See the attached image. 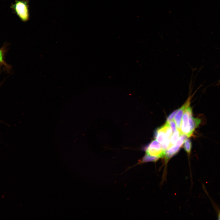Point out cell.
<instances>
[{
    "instance_id": "cell-1",
    "label": "cell",
    "mask_w": 220,
    "mask_h": 220,
    "mask_svg": "<svg viewBox=\"0 0 220 220\" xmlns=\"http://www.w3.org/2000/svg\"><path fill=\"white\" fill-rule=\"evenodd\" d=\"M145 150V155L153 157L156 160L165 156L166 151L156 140L152 141L146 148Z\"/></svg>"
},
{
    "instance_id": "cell-2",
    "label": "cell",
    "mask_w": 220,
    "mask_h": 220,
    "mask_svg": "<svg viewBox=\"0 0 220 220\" xmlns=\"http://www.w3.org/2000/svg\"><path fill=\"white\" fill-rule=\"evenodd\" d=\"M28 2L27 0L16 1L13 6L17 15L23 21H27L29 18Z\"/></svg>"
},
{
    "instance_id": "cell-3",
    "label": "cell",
    "mask_w": 220,
    "mask_h": 220,
    "mask_svg": "<svg viewBox=\"0 0 220 220\" xmlns=\"http://www.w3.org/2000/svg\"><path fill=\"white\" fill-rule=\"evenodd\" d=\"M155 136L156 140L161 145L165 151L170 147V139L166 136L163 126L156 130Z\"/></svg>"
},
{
    "instance_id": "cell-4",
    "label": "cell",
    "mask_w": 220,
    "mask_h": 220,
    "mask_svg": "<svg viewBox=\"0 0 220 220\" xmlns=\"http://www.w3.org/2000/svg\"><path fill=\"white\" fill-rule=\"evenodd\" d=\"M192 112V108L189 106L185 111L182 117L180 132L181 134H185L188 137L192 135L190 133L188 124L189 115Z\"/></svg>"
},
{
    "instance_id": "cell-5",
    "label": "cell",
    "mask_w": 220,
    "mask_h": 220,
    "mask_svg": "<svg viewBox=\"0 0 220 220\" xmlns=\"http://www.w3.org/2000/svg\"><path fill=\"white\" fill-rule=\"evenodd\" d=\"M188 138L186 135L182 134L176 142L166 151L165 157L166 159H168L176 154Z\"/></svg>"
},
{
    "instance_id": "cell-6",
    "label": "cell",
    "mask_w": 220,
    "mask_h": 220,
    "mask_svg": "<svg viewBox=\"0 0 220 220\" xmlns=\"http://www.w3.org/2000/svg\"><path fill=\"white\" fill-rule=\"evenodd\" d=\"M193 95L189 97L185 103L179 109L174 116V120L176 125L177 129L180 132L182 117L186 109L189 106L191 99Z\"/></svg>"
},
{
    "instance_id": "cell-7",
    "label": "cell",
    "mask_w": 220,
    "mask_h": 220,
    "mask_svg": "<svg viewBox=\"0 0 220 220\" xmlns=\"http://www.w3.org/2000/svg\"><path fill=\"white\" fill-rule=\"evenodd\" d=\"M181 135L180 131L178 130L173 133L170 138V147L176 142Z\"/></svg>"
},
{
    "instance_id": "cell-8",
    "label": "cell",
    "mask_w": 220,
    "mask_h": 220,
    "mask_svg": "<svg viewBox=\"0 0 220 220\" xmlns=\"http://www.w3.org/2000/svg\"><path fill=\"white\" fill-rule=\"evenodd\" d=\"M183 148L185 151L188 154H190L192 148V143L189 139H187L184 141L183 144Z\"/></svg>"
},
{
    "instance_id": "cell-9",
    "label": "cell",
    "mask_w": 220,
    "mask_h": 220,
    "mask_svg": "<svg viewBox=\"0 0 220 220\" xmlns=\"http://www.w3.org/2000/svg\"><path fill=\"white\" fill-rule=\"evenodd\" d=\"M178 109L175 110L169 115L167 119L166 122L169 123L170 121L173 119L178 111Z\"/></svg>"
},
{
    "instance_id": "cell-10",
    "label": "cell",
    "mask_w": 220,
    "mask_h": 220,
    "mask_svg": "<svg viewBox=\"0 0 220 220\" xmlns=\"http://www.w3.org/2000/svg\"><path fill=\"white\" fill-rule=\"evenodd\" d=\"M169 123L172 130V133L173 134L177 130L176 126V123L173 120L170 121Z\"/></svg>"
},
{
    "instance_id": "cell-11",
    "label": "cell",
    "mask_w": 220,
    "mask_h": 220,
    "mask_svg": "<svg viewBox=\"0 0 220 220\" xmlns=\"http://www.w3.org/2000/svg\"><path fill=\"white\" fill-rule=\"evenodd\" d=\"M3 53L2 51L0 50V62H3Z\"/></svg>"
},
{
    "instance_id": "cell-12",
    "label": "cell",
    "mask_w": 220,
    "mask_h": 220,
    "mask_svg": "<svg viewBox=\"0 0 220 220\" xmlns=\"http://www.w3.org/2000/svg\"><path fill=\"white\" fill-rule=\"evenodd\" d=\"M218 219L220 220V210L218 211Z\"/></svg>"
}]
</instances>
